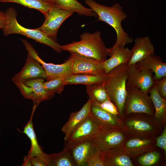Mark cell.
<instances>
[{
    "instance_id": "cell-1",
    "label": "cell",
    "mask_w": 166,
    "mask_h": 166,
    "mask_svg": "<svg viewBox=\"0 0 166 166\" xmlns=\"http://www.w3.org/2000/svg\"><path fill=\"white\" fill-rule=\"evenodd\" d=\"M85 2L97 15V21L106 23L115 30L117 39L113 47H124L126 44L132 42V38L122 27L121 22L126 18L127 15L119 4L115 3L111 6H109L99 4L94 0H85Z\"/></svg>"
},
{
    "instance_id": "cell-2",
    "label": "cell",
    "mask_w": 166,
    "mask_h": 166,
    "mask_svg": "<svg viewBox=\"0 0 166 166\" xmlns=\"http://www.w3.org/2000/svg\"><path fill=\"white\" fill-rule=\"evenodd\" d=\"M80 38L78 41L61 45V50L76 53L101 61H105L107 56H110L109 49L106 47L100 31L83 33Z\"/></svg>"
},
{
    "instance_id": "cell-3",
    "label": "cell",
    "mask_w": 166,
    "mask_h": 166,
    "mask_svg": "<svg viewBox=\"0 0 166 166\" xmlns=\"http://www.w3.org/2000/svg\"><path fill=\"white\" fill-rule=\"evenodd\" d=\"M128 63L121 64L107 73L104 85L110 100L116 106L120 117H123L127 94L126 83L129 74Z\"/></svg>"
},
{
    "instance_id": "cell-4",
    "label": "cell",
    "mask_w": 166,
    "mask_h": 166,
    "mask_svg": "<svg viewBox=\"0 0 166 166\" xmlns=\"http://www.w3.org/2000/svg\"><path fill=\"white\" fill-rule=\"evenodd\" d=\"M5 12L6 17V24L2 29L5 36L12 34H21L48 45L58 53L61 52V45L56 41L49 38L43 33L36 28L29 29L20 24L17 19L16 11L14 8H9Z\"/></svg>"
},
{
    "instance_id": "cell-5",
    "label": "cell",
    "mask_w": 166,
    "mask_h": 166,
    "mask_svg": "<svg viewBox=\"0 0 166 166\" xmlns=\"http://www.w3.org/2000/svg\"><path fill=\"white\" fill-rule=\"evenodd\" d=\"M125 133L122 129L101 126L93 138L95 147L100 154L117 149L123 145Z\"/></svg>"
},
{
    "instance_id": "cell-6",
    "label": "cell",
    "mask_w": 166,
    "mask_h": 166,
    "mask_svg": "<svg viewBox=\"0 0 166 166\" xmlns=\"http://www.w3.org/2000/svg\"><path fill=\"white\" fill-rule=\"evenodd\" d=\"M127 96L124 111L126 115L144 113L152 115L154 107L148 93L141 91L136 86L127 89Z\"/></svg>"
},
{
    "instance_id": "cell-7",
    "label": "cell",
    "mask_w": 166,
    "mask_h": 166,
    "mask_svg": "<svg viewBox=\"0 0 166 166\" xmlns=\"http://www.w3.org/2000/svg\"><path fill=\"white\" fill-rule=\"evenodd\" d=\"M21 40L28 52V54L42 66L45 73V79L47 81L58 77L64 78L72 74V58L70 56L65 61L64 63L61 64L47 63L39 57L37 52L27 40Z\"/></svg>"
},
{
    "instance_id": "cell-8",
    "label": "cell",
    "mask_w": 166,
    "mask_h": 166,
    "mask_svg": "<svg viewBox=\"0 0 166 166\" xmlns=\"http://www.w3.org/2000/svg\"><path fill=\"white\" fill-rule=\"evenodd\" d=\"M44 79L37 78L23 81L15 84L24 98L31 100L34 102V105L37 106L42 101L51 99L55 94L44 87Z\"/></svg>"
},
{
    "instance_id": "cell-9",
    "label": "cell",
    "mask_w": 166,
    "mask_h": 166,
    "mask_svg": "<svg viewBox=\"0 0 166 166\" xmlns=\"http://www.w3.org/2000/svg\"><path fill=\"white\" fill-rule=\"evenodd\" d=\"M73 13L53 6L44 15L45 20L43 24L36 29L50 39L56 41L57 33L60 27Z\"/></svg>"
},
{
    "instance_id": "cell-10",
    "label": "cell",
    "mask_w": 166,
    "mask_h": 166,
    "mask_svg": "<svg viewBox=\"0 0 166 166\" xmlns=\"http://www.w3.org/2000/svg\"><path fill=\"white\" fill-rule=\"evenodd\" d=\"M101 127L89 115L71 132L65 141L64 148H68L82 142L93 139Z\"/></svg>"
},
{
    "instance_id": "cell-11",
    "label": "cell",
    "mask_w": 166,
    "mask_h": 166,
    "mask_svg": "<svg viewBox=\"0 0 166 166\" xmlns=\"http://www.w3.org/2000/svg\"><path fill=\"white\" fill-rule=\"evenodd\" d=\"M72 58V74H85L104 76V61L87 57L79 53L69 52Z\"/></svg>"
},
{
    "instance_id": "cell-12",
    "label": "cell",
    "mask_w": 166,
    "mask_h": 166,
    "mask_svg": "<svg viewBox=\"0 0 166 166\" xmlns=\"http://www.w3.org/2000/svg\"><path fill=\"white\" fill-rule=\"evenodd\" d=\"M129 76L126 83V88L136 86L141 91L148 93L154 84L153 72L147 69H140L135 64L127 65Z\"/></svg>"
},
{
    "instance_id": "cell-13",
    "label": "cell",
    "mask_w": 166,
    "mask_h": 166,
    "mask_svg": "<svg viewBox=\"0 0 166 166\" xmlns=\"http://www.w3.org/2000/svg\"><path fill=\"white\" fill-rule=\"evenodd\" d=\"M123 122V129L125 133H129L134 137L147 138L158 131L155 125L148 120L140 116H134Z\"/></svg>"
},
{
    "instance_id": "cell-14",
    "label": "cell",
    "mask_w": 166,
    "mask_h": 166,
    "mask_svg": "<svg viewBox=\"0 0 166 166\" xmlns=\"http://www.w3.org/2000/svg\"><path fill=\"white\" fill-rule=\"evenodd\" d=\"M45 71L42 65L32 57L27 54L26 63L21 70L13 77L15 84L23 81L35 79H45Z\"/></svg>"
},
{
    "instance_id": "cell-15",
    "label": "cell",
    "mask_w": 166,
    "mask_h": 166,
    "mask_svg": "<svg viewBox=\"0 0 166 166\" xmlns=\"http://www.w3.org/2000/svg\"><path fill=\"white\" fill-rule=\"evenodd\" d=\"M66 148L69 149L76 166H87L88 159L96 149L93 139Z\"/></svg>"
},
{
    "instance_id": "cell-16",
    "label": "cell",
    "mask_w": 166,
    "mask_h": 166,
    "mask_svg": "<svg viewBox=\"0 0 166 166\" xmlns=\"http://www.w3.org/2000/svg\"><path fill=\"white\" fill-rule=\"evenodd\" d=\"M109 49L110 57L104 63L106 74L121 64H128L132 54L131 49L128 48H124V47H112Z\"/></svg>"
},
{
    "instance_id": "cell-17",
    "label": "cell",
    "mask_w": 166,
    "mask_h": 166,
    "mask_svg": "<svg viewBox=\"0 0 166 166\" xmlns=\"http://www.w3.org/2000/svg\"><path fill=\"white\" fill-rule=\"evenodd\" d=\"M90 115L101 126L113 127L124 130L123 121L119 116L111 114L92 103Z\"/></svg>"
},
{
    "instance_id": "cell-18",
    "label": "cell",
    "mask_w": 166,
    "mask_h": 166,
    "mask_svg": "<svg viewBox=\"0 0 166 166\" xmlns=\"http://www.w3.org/2000/svg\"><path fill=\"white\" fill-rule=\"evenodd\" d=\"M132 54L128 65L134 64L146 57L155 54V48L148 36L138 37L131 49Z\"/></svg>"
},
{
    "instance_id": "cell-19",
    "label": "cell",
    "mask_w": 166,
    "mask_h": 166,
    "mask_svg": "<svg viewBox=\"0 0 166 166\" xmlns=\"http://www.w3.org/2000/svg\"><path fill=\"white\" fill-rule=\"evenodd\" d=\"M92 100L89 98L79 111L71 113L68 121L63 125L61 131L65 133V141L68 139L73 131L90 115Z\"/></svg>"
},
{
    "instance_id": "cell-20",
    "label": "cell",
    "mask_w": 166,
    "mask_h": 166,
    "mask_svg": "<svg viewBox=\"0 0 166 166\" xmlns=\"http://www.w3.org/2000/svg\"><path fill=\"white\" fill-rule=\"evenodd\" d=\"M135 64L140 69L151 70L154 74V80L166 77V63L163 62L161 57L157 55H150Z\"/></svg>"
},
{
    "instance_id": "cell-21",
    "label": "cell",
    "mask_w": 166,
    "mask_h": 166,
    "mask_svg": "<svg viewBox=\"0 0 166 166\" xmlns=\"http://www.w3.org/2000/svg\"><path fill=\"white\" fill-rule=\"evenodd\" d=\"M100 154L105 166H133L130 156L123 145L114 150Z\"/></svg>"
},
{
    "instance_id": "cell-22",
    "label": "cell",
    "mask_w": 166,
    "mask_h": 166,
    "mask_svg": "<svg viewBox=\"0 0 166 166\" xmlns=\"http://www.w3.org/2000/svg\"><path fill=\"white\" fill-rule=\"evenodd\" d=\"M153 141L151 138L133 137L124 143L123 146L130 156L136 157L149 151Z\"/></svg>"
},
{
    "instance_id": "cell-23",
    "label": "cell",
    "mask_w": 166,
    "mask_h": 166,
    "mask_svg": "<svg viewBox=\"0 0 166 166\" xmlns=\"http://www.w3.org/2000/svg\"><path fill=\"white\" fill-rule=\"evenodd\" d=\"M148 93L155 110L154 121L158 125L163 124L166 119V99L160 95L154 84L149 89Z\"/></svg>"
},
{
    "instance_id": "cell-24",
    "label": "cell",
    "mask_w": 166,
    "mask_h": 166,
    "mask_svg": "<svg viewBox=\"0 0 166 166\" xmlns=\"http://www.w3.org/2000/svg\"><path fill=\"white\" fill-rule=\"evenodd\" d=\"M36 108V107L33 106L30 119L23 127V131L21 132L26 135L30 141L31 148L27 154L30 157L42 155L44 152L38 143L34 128L32 120L34 112Z\"/></svg>"
},
{
    "instance_id": "cell-25",
    "label": "cell",
    "mask_w": 166,
    "mask_h": 166,
    "mask_svg": "<svg viewBox=\"0 0 166 166\" xmlns=\"http://www.w3.org/2000/svg\"><path fill=\"white\" fill-rule=\"evenodd\" d=\"M107 78L104 76L85 74H72L64 77L65 85L82 84L85 85L103 83Z\"/></svg>"
},
{
    "instance_id": "cell-26",
    "label": "cell",
    "mask_w": 166,
    "mask_h": 166,
    "mask_svg": "<svg viewBox=\"0 0 166 166\" xmlns=\"http://www.w3.org/2000/svg\"><path fill=\"white\" fill-rule=\"evenodd\" d=\"M45 157L48 166H76L68 148H64L61 151L56 153H45Z\"/></svg>"
},
{
    "instance_id": "cell-27",
    "label": "cell",
    "mask_w": 166,
    "mask_h": 166,
    "mask_svg": "<svg viewBox=\"0 0 166 166\" xmlns=\"http://www.w3.org/2000/svg\"><path fill=\"white\" fill-rule=\"evenodd\" d=\"M62 10L76 12L80 15L97 17L90 8H86L77 0H55V6Z\"/></svg>"
},
{
    "instance_id": "cell-28",
    "label": "cell",
    "mask_w": 166,
    "mask_h": 166,
    "mask_svg": "<svg viewBox=\"0 0 166 166\" xmlns=\"http://www.w3.org/2000/svg\"><path fill=\"white\" fill-rule=\"evenodd\" d=\"M103 83L85 85L86 93L92 101L101 103L110 100Z\"/></svg>"
},
{
    "instance_id": "cell-29",
    "label": "cell",
    "mask_w": 166,
    "mask_h": 166,
    "mask_svg": "<svg viewBox=\"0 0 166 166\" xmlns=\"http://www.w3.org/2000/svg\"><path fill=\"white\" fill-rule=\"evenodd\" d=\"M0 2H13L18 3L30 8L39 10L44 15L53 5L44 0H0Z\"/></svg>"
},
{
    "instance_id": "cell-30",
    "label": "cell",
    "mask_w": 166,
    "mask_h": 166,
    "mask_svg": "<svg viewBox=\"0 0 166 166\" xmlns=\"http://www.w3.org/2000/svg\"><path fill=\"white\" fill-rule=\"evenodd\" d=\"M44 87L47 91L60 94L63 90L65 85L64 78L58 77L44 81L43 83Z\"/></svg>"
},
{
    "instance_id": "cell-31",
    "label": "cell",
    "mask_w": 166,
    "mask_h": 166,
    "mask_svg": "<svg viewBox=\"0 0 166 166\" xmlns=\"http://www.w3.org/2000/svg\"><path fill=\"white\" fill-rule=\"evenodd\" d=\"M160 154L156 151L146 153L138 159V163L143 166H150L156 163L159 160Z\"/></svg>"
},
{
    "instance_id": "cell-32",
    "label": "cell",
    "mask_w": 166,
    "mask_h": 166,
    "mask_svg": "<svg viewBox=\"0 0 166 166\" xmlns=\"http://www.w3.org/2000/svg\"><path fill=\"white\" fill-rule=\"evenodd\" d=\"M92 103L111 114L119 116L116 106L110 100H106L101 103L92 101Z\"/></svg>"
},
{
    "instance_id": "cell-33",
    "label": "cell",
    "mask_w": 166,
    "mask_h": 166,
    "mask_svg": "<svg viewBox=\"0 0 166 166\" xmlns=\"http://www.w3.org/2000/svg\"><path fill=\"white\" fill-rule=\"evenodd\" d=\"M87 166H105L101 154L97 149L88 159Z\"/></svg>"
},
{
    "instance_id": "cell-34",
    "label": "cell",
    "mask_w": 166,
    "mask_h": 166,
    "mask_svg": "<svg viewBox=\"0 0 166 166\" xmlns=\"http://www.w3.org/2000/svg\"><path fill=\"white\" fill-rule=\"evenodd\" d=\"M157 91L162 97L166 99V77L154 80Z\"/></svg>"
},
{
    "instance_id": "cell-35",
    "label": "cell",
    "mask_w": 166,
    "mask_h": 166,
    "mask_svg": "<svg viewBox=\"0 0 166 166\" xmlns=\"http://www.w3.org/2000/svg\"><path fill=\"white\" fill-rule=\"evenodd\" d=\"M156 145L163 149L166 154V127H165L161 135L156 138Z\"/></svg>"
},
{
    "instance_id": "cell-36",
    "label": "cell",
    "mask_w": 166,
    "mask_h": 166,
    "mask_svg": "<svg viewBox=\"0 0 166 166\" xmlns=\"http://www.w3.org/2000/svg\"><path fill=\"white\" fill-rule=\"evenodd\" d=\"M45 152L42 155L30 157L32 166H47L45 159Z\"/></svg>"
},
{
    "instance_id": "cell-37",
    "label": "cell",
    "mask_w": 166,
    "mask_h": 166,
    "mask_svg": "<svg viewBox=\"0 0 166 166\" xmlns=\"http://www.w3.org/2000/svg\"><path fill=\"white\" fill-rule=\"evenodd\" d=\"M6 22L5 12L0 10V29H2L4 28Z\"/></svg>"
},
{
    "instance_id": "cell-38",
    "label": "cell",
    "mask_w": 166,
    "mask_h": 166,
    "mask_svg": "<svg viewBox=\"0 0 166 166\" xmlns=\"http://www.w3.org/2000/svg\"><path fill=\"white\" fill-rule=\"evenodd\" d=\"M22 166H32V164L31 162L30 156L27 155L25 156L23 160V162Z\"/></svg>"
},
{
    "instance_id": "cell-39",
    "label": "cell",
    "mask_w": 166,
    "mask_h": 166,
    "mask_svg": "<svg viewBox=\"0 0 166 166\" xmlns=\"http://www.w3.org/2000/svg\"><path fill=\"white\" fill-rule=\"evenodd\" d=\"M46 2L51 3L54 6L55 5V0H44Z\"/></svg>"
}]
</instances>
